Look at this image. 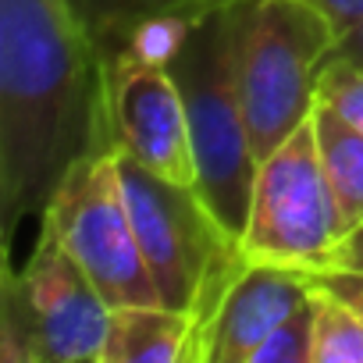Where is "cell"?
<instances>
[{
  "label": "cell",
  "instance_id": "obj_3",
  "mask_svg": "<svg viewBox=\"0 0 363 363\" xmlns=\"http://www.w3.org/2000/svg\"><path fill=\"white\" fill-rule=\"evenodd\" d=\"M118 167L160 303L193 313L200 328L239 278V271L250 264L239 239L221 228L196 186L171 182L121 150Z\"/></svg>",
  "mask_w": 363,
  "mask_h": 363
},
{
  "label": "cell",
  "instance_id": "obj_17",
  "mask_svg": "<svg viewBox=\"0 0 363 363\" xmlns=\"http://www.w3.org/2000/svg\"><path fill=\"white\" fill-rule=\"evenodd\" d=\"M324 267H342V271H359L363 274V221L349 232H342V239L331 246V257Z\"/></svg>",
  "mask_w": 363,
  "mask_h": 363
},
{
  "label": "cell",
  "instance_id": "obj_2",
  "mask_svg": "<svg viewBox=\"0 0 363 363\" xmlns=\"http://www.w3.org/2000/svg\"><path fill=\"white\" fill-rule=\"evenodd\" d=\"M239 4V0H235ZM235 4L182 22L171 36L167 68L182 89L196 157V189L221 228L242 239L257 186V150L239 89Z\"/></svg>",
  "mask_w": 363,
  "mask_h": 363
},
{
  "label": "cell",
  "instance_id": "obj_5",
  "mask_svg": "<svg viewBox=\"0 0 363 363\" xmlns=\"http://www.w3.org/2000/svg\"><path fill=\"white\" fill-rule=\"evenodd\" d=\"M111 303L82 264L40 228L22 274L4 267L0 359L4 363H100Z\"/></svg>",
  "mask_w": 363,
  "mask_h": 363
},
{
  "label": "cell",
  "instance_id": "obj_16",
  "mask_svg": "<svg viewBox=\"0 0 363 363\" xmlns=\"http://www.w3.org/2000/svg\"><path fill=\"white\" fill-rule=\"evenodd\" d=\"M310 278L317 285H324L328 292H335L342 303H349L359 317H363V274L359 271H342V267H317L310 271Z\"/></svg>",
  "mask_w": 363,
  "mask_h": 363
},
{
  "label": "cell",
  "instance_id": "obj_6",
  "mask_svg": "<svg viewBox=\"0 0 363 363\" xmlns=\"http://www.w3.org/2000/svg\"><path fill=\"white\" fill-rule=\"evenodd\" d=\"M43 232H50L82 264L111 306L160 303L128 214L111 135L96 139L61 178L43 207Z\"/></svg>",
  "mask_w": 363,
  "mask_h": 363
},
{
  "label": "cell",
  "instance_id": "obj_12",
  "mask_svg": "<svg viewBox=\"0 0 363 363\" xmlns=\"http://www.w3.org/2000/svg\"><path fill=\"white\" fill-rule=\"evenodd\" d=\"M310 118H313L324 178L335 200L338 228L349 232L363 221V132L320 100L313 104Z\"/></svg>",
  "mask_w": 363,
  "mask_h": 363
},
{
  "label": "cell",
  "instance_id": "obj_13",
  "mask_svg": "<svg viewBox=\"0 0 363 363\" xmlns=\"http://www.w3.org/2000/svg\"><path fill=\"white\" fill-rule=\"evenodd\" d=\"M310 363H363V317L317 281Z\"/></svg>",
  "mask_w": 363,
  "mask_h": 363
},
{
  "label": "cell",
  "instance_id": "obj_1",
  "mask_svg": "<svg viewBox=\"0 0 363 363\" xmlns=\"http://www.w3.org/2000/svg\"><path fill=\"white\" fill-rule=\"evenodd\" d=\"M104 135L100 54L68 0H0L4 246L26 214H43L72 164Z\"/></svg>",
  "mask_w": 363,
  "mask_h": 363
},
{
  "label": "cell",
  "instance_id": "obj_14",
  "mask_svg": "<svg viewBox=\"0 0 363 363\" xmlns=\"http://www.w3.org/2000/svg\"><path fill=\"white\" fill-rule=\"evenodd\" d=\"M317 100L363 132V68L331 50L317 72Z\"/></svg>",
  "mask_w": 363,
  "mask_h": 363
},
{
  "label": "cell",
  "instance_id": "obj_19",
  "mask_svg": "<svg viewBox=\"0 0 363 363\" xmlns=\"http://www.w3.org/2000/svg\"><path fill=\"white\" fill-rule=\"evenodd\" d=\"M335 50H338L342 57H349L356 68H363V22L352 26L349 33H342V36L335 40Z\"/></svg>",
  "mask_w": 363,
  "mask_h": 363
},
{
  "label": "cell",
  "instance_id": "obj_11",
  "mask_svg": "<svg viewBox=\"0 0 363 363\" xmlns=\"http://www.w3.org/2000/svg\"><path fill=\"white\" fill-rule=\"evenodd\" d=\"M225 4L235 0H68L100 57H111L143 33L193 22Z\"/></svg>",
  "mask_w": 363,
  "mask_h": 363
},
{
  "label": "cell",
  "instance_id": "obj_7",
  "mask_svg": "<svg viewBox=\"0 0 363 363\" xmlns=\"http://www.w3.org/2000/svg\"><path fill=\"white\" fill-rule=\"evenodd\" d=\"M178 26L143 33L111 57H100L104 125L111 143L143 167L182 186H196L189 118L182 89L167 68V50Z\"/></svg>",
  "mask_w": 363,
  "mask_h": 363
},
{
  "label": "cell",
  "instance_id": "obj_8",
  "mask_svg": "<svg viewBox=\"0 0 363 363\" xmlns=\"http://www.w3.org/2000/svg\"><path fill=\"white\" fill-rule=\"evenodd\" d=\"M342 239L335 200L324 178L313 118H306L257 167L250 221L239 239L246 260L317 271Z\"/></svg>",
  "mask_w": 363,
  "mask_h": 363
},
{
  "label": "cell",
  "instance_id": "obj_10",
  "mask_svg": "<svg viewBox=\"0 0 363 363\" xmlns=\"http://www.w3.org/2000/svg\"><path fill=\"white\" fill-rule=\"evenodd\" d=\"M196 317L167 303L111 306L100 363H189Z\"/></svg>",
  "mask_w": 363,
  "mask_h": 363
},
{
  "label": "cell",
  "instance_id": "obj_4",
  "mask_svg": "<svg viewBox=\"0 0 363 363\" xmlns=\"http://www.w3.org/2000/svg\"><path fill=\"white\" fill-rule=\"evenodd\" d=\"M239 89L257 160L271 157L317 104L335 26L306 0H239Z\"/></svg>",
  "mask_w": 363,
  "mask_h": 363
},
{
  "label": "cell",
  "instance_id": "obj_9",
  "mask_svg": "<svg viewBox=\"0 0 363 363\" xmlns=\"http://www.w3.org/2000/svg\"><path fill=\"white\" fill-rule=\"evenodd\" d=\"M310 271L250 260L196 328L189 363H253L257 349L310 299Z\"/></svg>",
  "mask_w": 363,
  "mask_h": 363
},
{
  "label": "cell",
  "instance_id": "obj_18",
  "mask_svg": "<svg viewBox=\"0 0 363 363\" xmlns=\"http://www.w3.org/2000/svg\"><path fill=\"white\" fill-rule=\"evenodd\" d=\"M306 4H313V8L335 26L338 36L363 22V0H306Z\"/></svg>",
  "mask_w": 363,
  "mask_h": 363
},
{
  "label": "cell",
  "instance_id": "obj_15",
  "mask_svg": "<svg viewBox=\"0 0 363 363\" xmlns=\"http://www.w3.org/2000/svg\"><path fill=\"white\" fill-rule=\"evenodd\" d=\"M310 342H313V289L310 299L257 349L253 363H310Z\"/></svg>",
  "mask_w": 363,
  "mask_h": 363
}]
</instances>
